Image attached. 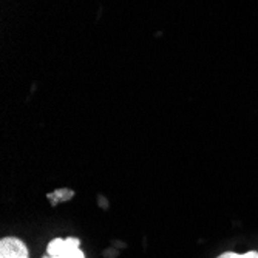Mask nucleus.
Wrapping results in <instances>:
<instances>
[{
    "mask_svg": "<svg viewBox=\"0 0 258 258\" xmlns=\"http://www.w3.org/2000/svg\"><path fill=\"white\" fill-rule=\"evenodd\" d=\"M0 258H28V249L22 240L7 237L0 241Z\"/></svg>",
    "mask_w": 258,
    "mask_h": 258,
    "instance_id": "nucleus-1",
    "label": "nucleus"
},
{
    "mask_svg": "<svg viewBox=\"0 0 258 258\" xmlns=\"http://www.w3.org/2000/svg\"><path fill=\"white\" fill-rule=\"evenodd\" d=\"M241 258H258V252H255V250H250V252H247V253L241 255Z\"/></svg>",
    "mask_w": 258,
    "mask_h": 258,
    "instance_id": "nucleus-7",
    "label": "nucleus"
},
{
    "mask_svg": "<svg viewBox=\"0 0 258 258\" xmlns=\"http://www.w3.org/2000/svg\"><path fill=\"white\" fill-rule=\"evenodd\" d=\"M75 197V190L72 189H60V190H54L53 194L48 195V200L51 201L53 206L59 204V203H63V201H68Z\"/></svg>",
    "mask_w": 258,
    "mask_h": 258,
    "instance_id": "nucleus-3",
    "label": "nucleus"
},
{
    "mask_svg": "<svg viewBox=\"0 0 258 258\" xmlns=\"http://www.w3.org/2000/svg\"><path fill=\"white\" fill-rule=\"evenodd\" d=\"M45 258H51V256H45Z\"/></svg>",
    "mask_w": 258,
    "mask_h": 258,
    "instance_id": "nucleus-8",
    "label": "nucleus"
},
{
    "mask_svg": "<svg viewBox=\"0 0 258 258\" xmlns=\"http://www.w3.org/2000/svg\"><path fill=\"white\" fill-rule=\"evenodd\" d=\"M98 201H99V206H101L102 209H105V210H107V209L110 207L108 201H107V200H105V198H104L102 195H101V197H98Z\"/></svg>",
    "mask_w": 258,
    "mask_h": 258,
    "instance_id": "nucleus-6",
    "label": "nucleus"
},
{
    "mask_svg": "<svg viewBox=\"0 0 258 258\" xmlns=\"http://www.w3.org/2000/svg\"><path fill=\"white\" fill-rule=\"evenodd\" d=\"M217 258H241V255L240 253H235V252H224V253H221Z\"/></svg>",
    "mask_w": 258,
    "mask_h": 258,
    "instance_id": "nucleus-5",
    "label": "nucleus"
},
{
    "mask_svg": "<svg viewBox=\"0 0 258 258\" xmlns=\"http://www.w3.org/2000/svg\"><path fill=\"white\" fill-rule=\"evenodd\" d=\"M51 258H85V255L79 250V240L78 238H65V247L62 252Z\"/></svg>",
    "mask_w": 258,
    "mask_h": 258,
    "instance_id": "nucleus-2",
    "label": "nucleus"
},
{
    "mask_svg": "<svg viewBox=\"0 0 258 258\" xmlns=\"http://www.w3.org/2000/svg\"><path fill=\"white\" fill-rule=\"evenodd\" d=\"M65 247V240L63 238H54L50 244H48V249H46V252H48L50 256H56L62 252V249Z\"/></svg>",
    "mask_w": 258,
    "mask_h": 258,
    "instance_id": "nucleus-4",
    "label": "nucleus"
}]
</instances>
